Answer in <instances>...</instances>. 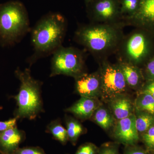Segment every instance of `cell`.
<instances>
[{
    "label": "cell",
    "mask_w": 154,
    "mask_h": 154,
    "mask_svg": "<svg viewBox=\"0 0 154 154\" xmlns=\"http://www.w3.org/2000/svg\"><path fill=\"white\" fill-rule=\"evenodd\" d=\"M124 23H95L81 25L74 35L75 41L85 48L99 63L116 53L124 37Z\"/></svg>",
    "instance_id": "obj_1"
},
{
    "label": "cell",
    "mask_w": 154,
    "mask_h": 154,
    "mask_svg": "<svg viewBox=\"0 0 154 154\" xmlns=\"http://www.w3.org/2000/svg\"><path fill=\"white\" fill-rule=\"evenodd\" d=\"M67 23L63 15L50 12L41 17L30 30L33 54L28 59L30 66L41 58L51 55L62 46Z\"/></svg>",
    "instance_id": "obj_2"
},
{
    "label": "cell",
    "mask_w": 154,
    "mask_h": 154,
    "mask_svg": "<svg viewBox=\"0 0 154 154\" xmlns=\"http://www.w3.org/2000/svg\"><path fill=\"white\" fill-rule=\"evenodd\" d=\"M28 11L23 3L12 0L0 4V45L11 47L31 30Z\"/></svg>",
    "instance_id": "obj_3"
},
{
    "label": "cell",
    "mask_w": 154,
    "mask_h": 154,
    "mask_svg": "<svg viewBox=\"0 0 154 154\" xmlns=\"http://www.w3.org/2000/svg\"><path fill=\"white\" fill-rule=\"evenodd\" d=\"M15 75L20 82L19 93L12 96L17 102V108L14 111V117L18 119H35L44 112L41 97L42 83L34 79L29 68L24 70L17 68Z\"/></svg>",
    "instance_id": "obj_4"
},
{
    "label": "cell",
    "mask_w": 154,
    "mask_h": 154,
    "mask_svg": "<svg viewBox=\"0 0 154 154\" xmlns=\"http://www.w3.org/2000/svg\"><path fill=\"white\" fill-rule=\"evenodd\" d=\"M116 52L118 60L141 68L154 57V35L144 29L136 28L124 35Z\"/></svg>",
    "instance_id": "obj_5"
},
{
    "label": "cell",
    "mask_w": 154,
    "mask_h": 154,
    "mask_svg": "<svg viewBox=\"0 0 154 154\" xmlns=\"http://www.w3.org/2000/svg\"><path fill=\"white\" fill-rule=\"evenodd\" d=\"M85 58V51L62 45L52 54L50 77L64 75L75 79L87 73Z\"/></svg>",
    "instance_id": "obj_6"
},
{
    "label": "cell",
    "mask_w": 154,
    "mask_h": 154,
    "mask_svg": "<svg viewBox=\"0 0 154 154\" xmlns=\"http://www.w3.org/2000/svg\"><path fill=\"white\" fill-rule=\"evenodd\" d=\"M98 71L101 82V99L108 103L110 100L126 94L128 88L124 76L118 63H110L107 60L100 62Z\"/></svg>",
    "instance_id": "obj_7"
},
{
    "label": "cell",
    "mask_w": 154,
    "mask_h": 154,
    "mask_svg": "<svg viewBox=\"0 0 154 154\" xmlns=\"http://www.w3.org/2000/svg\"><path fill=\"white\" fill-rule=\"evenodd\" d=\"M114 141L125 146L137 144L140 139L136 125L134 113L126 118L117 120L113 129Z\"/></svg>",
    "instance_id": "obj_8"
},
{
    "label": "cell",
    "mask_w": 154,
    "mask_h": 154,
    "mask_svg": "<svg viewBox=\"0 0 154 154\" xmlns=\"http://www.w3.org/2000/svg\"><path fill=\"white\" fill-rule=\"evenodd\" d=\"M125 24L142 28L154 35V0H140L137 11Z\"/></svg>",
    "instance_id": "obj_9"
},
{
    "label": "cell",
    "mask_w": 154,
    "mask_h": 154,
    "mask_svg": "<svg viewBox=\"0 0 154 154\" xmlns=\"http://www.w3.org/2000/svg\"><path fill=\"white\" fill-rule=\"evenodd\" d=\"M75 79V92L81 97L99 98L101 96V79L98 71L85 73Z\"/></svg>",
    "instance_id": "obj_10"
},
{
    "label": "cell",
    "mask_w": 154,
    "mask_h": 154,
    "mask_svg": "<svg viewBox=\"0 0 154 154\" xmlns=\"http://www.w3.org/2000/svg\"><path fill=\"white\" fill-rule=\"evenodd\" d=\"M25 131L16 126L0 132V154H12L25 141Z\"/></svg>",
    "instance_id": "obj_11"
},
{
    "label": "cell",
    "mask_w": 154,
    "mask_h": 154,
    "mask_svg": "<svg viewBox=\"0 0 154 154\" xmlns=\"http://www.w3.org/2000/svg\"><path fill=\"white\" fill-rule=\"evenodd\" d=\"M102 105L99 98L81 97L65 111L72 113L78 119L85 121L91 119L95 110Z\"/></svg>",
    "instance_id": "obj_12"
},
{
    "label": "cell",
    "mask_w": 154,
    "mask_h": 154,
    "mask_svg": "<svg viewBox=\"0 0 154 154\" xmlns=\"http://www.w3.org/2000/svg\"><path fill=\"white\" fill-rule=\"evenodd\" d=\"M94 19L99 23H119L116 22L117 7L113 0H99L94 8Z\"/></svg>",
    "instance_id": "obj_13"
},
{
    "label": "cell",
    "mask_w": 154,
    "mask_h": 154,
    "mask_svg": "<svg viewBox=\"0 0 154 154\" xmlns=\"http://www.w3.org/2000/svg\"><path fill=\"white\" fill-rule=\"evenodd\" d=\"M117 63L128 88L139 91L145 82L141 69L122 61L118 60Z\"/></svg>",
    "instance_id": "obj_14"
},
{
    "label": "cell",
    "mask_w": 154,
    "mask_h": 154,
    "mask_svg": "<svg viewBox=\"0 0 154 154\" xmlns=\"http://www.w3.org/2000/svg\"><path fill=\"white\" fill-rule=\"evenodd\" d=\"M108 104L109 110L117 120L126 118L134 113V103L126 94L110 100Z\"/></svg>",
    "instance_id": "obj_15"
},
{
    "label": "cell",
    "mask_w": 154,
    "mask_h": 154,
    "mask_svg": "<svg viewBox=\"0 0 154 154\" xmlns=\"http://www.w3.org/2000/svg\"><path fill=\"white\" fill-rule=\"evenodd\" d=\"M91 119L105 131L114 126L116 120L109 109L102 105L95 110Z\"/></svg>",
    "instance_id": "obj_16"
},
{
    "label": "cell",
    "mask_w": 154,
    "mask_h": 154,
    "mask_svg": "<svg viewBox=\"0 0 154 154\" xmlns=\"http://www.w3.org/2000/svg\"><path fill=\"white\" fill-rule=\"evenodd\" d=\"M65 122L69 140L74 146L76 145L78 139L86 132V129L80 122L71 116L66 115Z\"/></svg>",
    "instance_id": "obj_17"
},
{
    "label": "cell",
    "mask_w": 154,
    "mask_h": 154,
    "mask_svg": "<svg viewBox=\"0 0 154 154\" xmlns=\"http://www.w3.org/2000/svg\"><path fill=\"white\" fill-rule=\"evenodd\" d=\"M134 114L137 128L140 137L141 135L154 125V114L136 110H134Z\"/></svg>",
    "instance_id": "obj_18"
},
{
    "label": "cell",
    "mask_w": 154,
    "mask_h": 154,
    "mask_svg": "<svg viewBox=\"0 0 154 154\" xmlns=\"http://www.w3.org/2000/svg\"><path fill=\"white\" fill-rule=\"evenodd\" d=\"M46 132L52 135L54 139L65 145L69 140L66 129L61 123L59 119L53 120L46 127Z\"/></svg>",
    "instance_id": "obj_19"
},
{
    "label": "cell",
    "mask_w": 154,
    "mask_h": 154,
    "mask_svg": "<svg viewBox=\"0 0 154 154\" xmlns=\"http://www.w3.org/2000/svg\"><path fill=\"white\" fill-rule=\"evenodd\" d=\"M134 110L146 111L154 114V98L144 93H138L134 102Z\"/></svg>",
    "instance_id": "obj_20"
},
{
    "label": "cell",
    "mask_w": 154,
    "mask_h": 154,
    "mask_svg": "<svg viewBox=\"0 0 154 154\" xmlns=\"http://www.w3.org/2000/svg\"><path fill=\"white\" fill-rule=\"evenodd\" d=\"M145 149L154 154V125L140 135Z\"/></svg>",
    "instance_id": "obj_21"
},
{
    "label": "cell",
    "mask_w": 154,
    "mask_h": 154,
    "mask_svg": "<svg viewBox=\"0 0 154 154\" xmlns=\"http://www.w3.org/2000/svg\"><path fill=\"white\" fill-rule=\"evenodd\" d=\"M119 145L115 141L105 143L99 147L97 154H119Z\"/></svg>",
    "instance_id": "obj_22"
},
{
    "label": "cell",
    "mask_w": 154,
    "mask_h": 154,
    "mask_svg": "<svg viewBox=\"0 0 154 154\" xmlns=\"http://www.w3.org/2000/svg\"><path fill=\"white\" fill-rule=\"evenodd\" d=\"M140 0H123L122 2V12L128 13L132 16L137 11Z\"/></svg>",
    "instance_id": "obj_23"
},
{
    "label": "cell",
    "mask_w": 154,
    "mask_h": 154,
    "mask_svg": "<svg viewBox=\"0 0 154 154\" xmlns=\"http://www.w3.org/2000/svg\"><path fill=\"white\" fill-rule=\"evenodd\" d=\"M141 69L145 81L154 80V57Z\"/></svg>",
    "instance_id": "obj_24"
},
{
    "label": "cell",
    "mask_w": 154,
    "mask_h": 154,
    "mask_svg": "<svg viewBox=\"0 0 154 154\" xmlns=\"http://www.w3.org/2000/svg\"><path fill=\"white\" fill-rule=\"evenodd\" d=\"M99 149L95 144L87 142L80 146L75 154H97Z\"/></svg>",
    "instance_id": "obj_25"
},
{
    "label": "cell",
    "mask_w": 154,
    "mask_h": 154,
    "mask_svg": "<svg viewBox=\"0 0 154 154\" xmlns=\"http://www.w3.org/2000/svg\"><path fill=\"white\" fill-rule=\"evenodd\" d=\"M12 154H46L39 147H25L19 148Z\"/></svg>",
    "instance_id": "obj_26"
},
{
    "label": "cell",
    "mask_w": 154,
    "mask_h": 154,
    "mask_svg": "<svg viewBox=\"0 0 154 154\" xmlns=\"http://www.w3.org/2000/svg\"><path fill=\"white\" fill-rule=\"evenodd\" d=\"M123 154H152L148 151L145 149L137 146V144L132 146H125Z\"/></svg>",
    "instance_id": "obj_27"
},
{
    "label": "cell",
    "mask_w": 154,
    "mask_h": 154,
    "mask_svg": "<svg viewBox=\"0 0 154 154\" xmlns=\"http://www.w3.org/2000/svg\"><path fill=\"white\" fill-rule=\"evenodd\" d=\"M138 93L148 94L154 98V80L146 81Z\"/></svg>",
    "instance_id": "obj_28"
},
{
    "label": "cell",
    "mask_w": 154,
    "mask_h": 154,
    "mask_svg": "<svg viewBox=\"0 0 154 154\" xmlns=\"http://www.w3.org/2000/svg\"><path fill=\"white\" fill-rule=\"evenodd\" d=\"M19 120L17 117L10 119L5 121H0V132L5 131L10 128L17 126V122Z\"/></svg>",
    "instance_id": "obj_29"
},
{
    "label": "cell",
    "mask_w": 154,
    "mask_h": 154,
    "mask_svg": "<svg viewBox=\"0 0 154 154\" xmlns=\"http://www.w3.org/2000/svg\"><path fill=\"white\" fill-rule=\"evenodd\" d=\"M3 109V107L0 106V110H2Z\"/></svg>",
    "instance_id": "obj_30"
}]
</instances>
